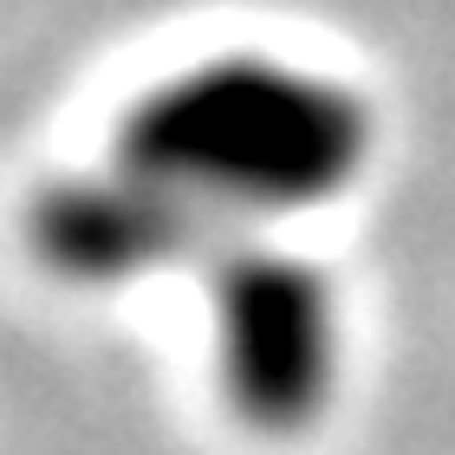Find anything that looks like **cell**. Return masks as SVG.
I'll list each match as a JSON object with an SVG mask.
<instances>
[{
	"instance_id": "3957f363",
	"label": "cell",
	"mask_w": 455,
	"mask_h": 455,
	"mask_svg": "<svg viewBox=\"0 0 455 455\" xmlns=\"http://www.w3.org/2000/svg\"><path fill=\"white\" fill-rule=\"evenodd\" d=\"M228 241V221L209 215L196 196L131 170L111 156V170L59 176L27 209V247L46 274L72 286H124L170 267H209Z\"/></svg>"
},
{
	"instance_id": "6da1fadb",
	"label": "cell",
	"mask_w": 455,
	"mask_h": 455,
	"mask_svg": "<svg viewBox=\"0 0 455 455\" xmlns=\"http://www.w3.org/2000/svg\"><path fill=\"white\" fill-rule=\"evenodd\" d=\"M378 124L332 72L221 52L131 98L111 156L196 196L221 221L306 215L364 176Z\"/></svg>"
},
{
	"instance_id": "7a4b0ae2",
	"label": "cell",
	"mask_w": 455,
	"mask_h": 455,
	"mask_svg": "<svg viewBox=\"0 0 455 455\" xmlns=\"http://www.w3.org/2000/svg\"><path fill=\"white\" fill-rule=\"evenodd\" d=\"M209 299L228 410L254 436L313 429L339 384L332 280L293 247L228 235L209 260Z\"/></svg>"
}]
</instances>
